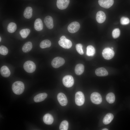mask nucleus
I'll use <instances>...</instances> for the list:
<instances>
[{"mask_svg": "<svg viewBox=\"0 0 130 130\" xmlns=\"http://www.w3.org/2000/svg\"><path fill=\"white\" fill-rule=\"evenodd\" d=\"M24 85L22 82L17 81L13 84L12 89L13 92L17 95H20L22 93L24 90Z\"/></svg>", "mask_w": 130, "mask_h": 130, "instance_id": "nucleus-1", "label": "nucleus"}, {"mask_svg": "<svg viewBox=\"0 0 130 130\" xmlns=\"http://www.w3.org/2000/svg\"><path fill=\"white\" fill-rule=\"evenodd\" d=\"M23 67L26 72L29 73H32L35 70L36 66L33 61L29 60L26 61L24 63Z\"/></svg>", "mask_w": 130, "mask_h": 130, "instance_id": "nucleus-2", "label": "nucleus"}, {"mask_svg": "<svg viewBox=\"0 0 130 130\" xmlns=\"http://www.w3.org/2000/svg\"><path fill=\"white\" fill-rule=\"evenodd\" d=\"M75 101L76 104L78 106H81L84 104L85 98L84 95L82 92L78 91L76 93Z\"/></svg>", "mask_w": 130, "mask_h": 130, "instance_id": "nucleus-3", "label": "nucleus"}, {"mask_svg": "<svg viewBox=\"0 0 130 130\" xmlns=\"http://www.w3.org/2000/svg\"><path fill=\"white\" fill-rule=\"evenodd\" d=\"M62 82L64 85L67 87H70L74 84V80L71 75H67L63 78Z\"/></svg>", "mask_w": 130, "mask_h": 130, "instance_id": "nucleus-4", "label": "nucleus"}, {"mask_svg": "<svg viewBox=\"0 0 130 130\" xmlns=\"http://www.w3.org/2000/svg\"><path fill=\"white\" fill-rule=\"evenodd\" d=\"M65 62V60L63 58L60 57H57L52 60L51 65L54 68H58L63 65Z\"/></svg>", "mask_w": 130, "mask_h": 130, "instance_id": "nucleus-5", "label": "nucleus"}, {"mask_svg": "<svg viewBox=\"0 0 130 130\" xmlns=\"http://www.w3.org/2000/svg\"><path fill=\"white\" fill-rule=\"evenodd\" d=\"M114 55V52L113 50L109 48H105L103 51L102 55L104 58L107 60L112 58Z\"/></svg>", "mask_w": 130, "mask_h": 130, "instance_id": "nucleus-6", "label": "nucleus"}, {"mask_svg": "<svg viewBox=\"0 0 130 130\" xmlns=\"http://www.w3.org/2000/svg\"><path fill=\"white\" fill-rule=\"evenodd\" d=\"M90 99L92 103L96 104H100L102 101V97L101 95L97 92L92 93L90 96Z\"/></svg>", "mask_w": 130, "mask_h": 130, "instance_id": "nucleus-7", "label": "nucleus"}, {"mask_svg": "<svg viewBox=\"0 0 130 130\" xmlns=\"http://www.w3.org/2000/svg\"><path fill=\"white\" fill-rule=\"evenodd\" d=\"M80 28L79 23L76 21L73 22L69 24L67 29L68 31L71 33H74L77 32Z\"/></svg>", "mask_w": 130, "mask_h": 130, "instance_id": "nucleus-8", "label": "nucleus"}, {"mask_svg": "<svg viewBox=\"0 0 130 130\" xmlns=\"http://www.w3.org/2000/svg\"><path fill=\"white\" fill-rule=\"evenodd\" d=\"M57 98L59 103L61 106H64L67 104V99L65 95L63 93H59L57 95Z\"/></svg>", "mask_w": 130, "mask_h": 130, "instance_id": "nucleus-9", "label": "nucleus"}, {"mask_svg": "<svg viewBox=\"0 0 130 130\" xmlns=\"http://www.w3.org/2000/svg\"><path fill=\"white\" fill-rule=\"evenodd\" d=\"M114 0H98V3L101 7L105 8L111 7L114 3Z\"/></svg>", "mask_w": 130, "mask_h": 130, "instance_id": "nucleus-10", "label": "nucleus"}, {"mask_svg": "<svg viewBox=\"0 0 130 130\" xmlns=\"http://www.w3.org/2000/svg\"><path fill=\"white\" fill-rule=\"evenodd\" d=\"M58 43L63 48L67 49L71 48L72 45L71 41L66 39L63 40H60L58 42Z\"/></svg>", "mask_w": 130, "mask_h": 130, "instance_id": "nucleus-11", "label": "nucleus"}, {"mask_svg": "<svg viewBox=\"0 0 130 130\" xmlns=\"http://www.w3.org/2000/svg\"><path fill=\"white\" fill-rule=\"evenodd\" d=\"M69 2L70 0H57V6L58 9L63 10L67 7Z\"/></svg>", "mask_w": 130, "mask_h": 130, "instance_id": "nucleus-12", "label": "nucleus"}, {"mask_svg": "<svg viewBox=\"0 0 130 130\" xmlns=\"http://www.w3.org/2000/svg\"><path fill=\"white\" fill-rule=\"evenodd\" d=\"M106 18L105 14L103 11H99L97 13L96 19L98 23H101L104 22Z\"/></svg>", "mask_w": 130, "mask_h": 130, "instance_id": "nucleus-13", "label": "nucleus"}, {"mask_svg": "<svg viewBox=\"0 0 130 130\" xmlns=\"http://www.w3.org/2000/svg\"><path fill=\"white\" fill-rule=\"evenodd\" d=\"M44 22L47 27L49 29H52L53 27V21L51 16H46L44 19Z\"/></svg>", "mask_w": 130, "mask_h": 130, "instance_id": "nucleus-14", "label": "nucleus"}, {"mask_svg": "<svg viewBox=\"0 0 130 130\" xmlns=\"http://www.w3.org/2000/svg\"><path fill=\"white\" fill-rule=\"evenodd\" d=\"M95 73L97 76H105L108 75L107 70L103 67L97 68L95 71Z\"/></svg>", "mask_w": 130, "mask_h": 130, "instance_id": "nucleus-15", "label": "nucleus"}, {"mask_svg": "<svg viewBox=\"0 0 130 130\" xmlns=\"http://www.w3.org/2000/svg\"><path fill=\"white\" fill-rule=\"evenodd\" d=\"M43 121L46 124L48 125L52 124L53 121V118L52 116L48 113L45 114L43 118Z\"/></svg>", "mask_w": 130, "mask_h": 130, "instance_id": "nucleus-16", "label": "nucleus"}, {"mask_svg": "<svg viewBox=\"0 0 130 130\" xmlns=\"http://www.w3.org/2000/svg\"><path fill=\"white\" fill-rule=\"evenodd\" d=\"M47 96V94L45 93H39L35 96L34 100L36 102H40L44 100Z\"/></svg>", "mask_w": 130, "mask_h": 130, "instance_id": "nucleus-17", "label": "nucleus"}, {"mask_svg": "<svg viewBox=\"0 0 130 130\" xmlns=\"http://www.w3.org/2000/svg\"><path fill=\"white\" fill-rule=\"evenodd\" d=\"M34 28L37 31H40L43 29V24L41 20L39 18H38L35 20L34 24Z\"/></svg>", "mask_w": 130, "mask_h": 130, "instance_id": "nucleus-18", "label": "nucleus"}, {"mask_svg": "<svg viewBox=\"0 0 130 130\" xmlns=\"http://www.w3.org/2000/svg\"><path fill=\"white\" fill-rule=\"evenodd\" d=\"M0 73L1 75L5 77H9L10 74V71L6 66H3L0 69Z\"/></svg>", "mask_w": 130, "mask_h": 130, "instance_id": "nucleus-19", "label": "nucleus"}, {"mask_svg": "<svg viewBox=\"0 0 130 130\" xmlns=\"http://www.w3.org/2000/svg\"><path fill=\"white\" fill-rule=\"evenodd\" d=\"M114 118V116L111 113H108L106 114L104 117L103 120V122L105 124H110Z\"/></svg>", "mask_w": 130, "mask_h": 130, "instance_id": "nucleus-20", "label": "nucleus"}, {"mask_svg": "<svg viewBox=\"0 0 130 130\" xmlns=\"http://www.w3.org/2000/svg\"><path fill=\"white\" fill-rule=\"evenodd\" d=\"M84 70V65L82 64H79L76 65L75 68V72L77 75H80L83 73Z\"/></svg>", "mask_w": 130, "mask_h": 130, "instance_id": "nucleus-21", "label": "nucleus"}, {"mask_svg": "<svg viewBox=\"0 0 130 130\" xmlns=\"http://www.w3.org/2000/svg\"><path fill=\"white\" fill-rule=\"evenodd\" d=\"M32 7L28 6L26 7L24 11L23 15L26 19L31 18L32 15Z\"/></svg>", "mask_w": 130, "mask_h": 130, "instance_id": "nucleus-22", "label": "nucleus"}, {"mask_svg": "<svg viewBox=\"0 0 130 130\" xmlns=\"http://www.w3.org/2000/svg\"><path fill=\"white\" fill-rule=\"evenodd\" d=\"M32 45L31 42H27L25 43L23 46L22 50L25 53L29 52L32 48Z\"/></svg>", "mask_w": 130, "mask_h": 130, "instance_id": "nucleus-23", "label": "nucleus"}, {"mask_svg": "<svg viewBox=\"0 0 130 130\" xmlns=\"http://www.w3.org/2000/svg\"><path fill=\"white\" fill-rule=\"evenodd\" d=\"M17 29V25L14 22L10 23L8 25L7 27L8 31L10 33L14 32Z\"/></svg>", "mask_w": 130, "mask_h": 130, "instance_id": "nucleus-24", "label": "nucleus"}, {"mask_svg": "<svg viewBox=\"0 0 130 130\" xmlns=\"http://www.w3.org/2000/svg\"><path fill=\"white\" fill-rule=\"evenodd\" d=\"M86 50V54L87 56H92L94 55L95 50L94 48L92 46H88L87 47Z\"/></svg>", "mask_w": 130, "mask_h": 130, "instance_id": "nucleus-25", "label": "nucleus"}, {"mask_svg": "<svg viewBox=\"0 0 130 130\" xmlns=\"http://www.w3.org/2000/svg\"><path fill=\"white\" fill-rule=\"evenodd\" d=\"M106 100L110 104L113 103L115 101V97L114 94L112 92L108 93L106 96Z\"/></svg>", "mask_w": 130, "mask_h": 130, "instance_id": "nucleus-26", "label": "nucleus"}, {"mask_svg": "<svg viewBox=\"0 0 130 130\" xmlns=\"http://www.w3.org/2000/svg\"><path fill=\"white\" fill-rule=\"evenodd\" d=\"M51 45V42L49 40L45 39L41 42L40 44V46L41 48H44L50 47Z\"/></svg>", "mask_w": 130, "mask_h": 130, "instance_id": "nucleus-27", "label": "nucleus"}, {"mask_svg": "<svg viewBox=\"0 0 130 130\" xmlns=\"http://www.w3.org/2000/svg\"><path fill=\"white\" fill-rule=\"evenodd\" d=\"M30 32V30L28 28L22 29L20 32V34L21 37L23 38H26Z\"/></svg>", "mask_w": 130, "mask_h": 130, "instance_id": "nucleus-28", "label": "nucleus"}, {"mask_svg": "<svg viewBox=\"0 0 130 130\" xmlns=\"http://www.w3.org/2000/svg\"><path fill=\"white\" fill-rule=\"evenodd\" d=\"M69 124L66 120L63 121L60 123L59 126V129L60 130H67Z\"/></svg>", "mask_w": 130, "mask_h": 130, "instance_id": "nucleus-29", "label": "nucleus"}, {"mask_svg": "<svg viewBox=\"0 0 130 130\" xmlns=\"http://www.w3.org/2000/svg\"><path fill=\"white\" fill-rule=\"evenodd\" d=\"M120 31L119 29L116 28L114 29L113 31L112 35L113 38L116 39L120 35Z\"/></svg>", "mask_w": 130, "mask_h": 130, "instance_id": "nucleus-30", "label": "nucleus"}, {"mask_svg": "<svg viewBox=\"0 0 130 130\" xmlns=\"http://www.w3.org/2000/svg\"><path fill=\"white\" fill-rule=\"evenodd\" d=\"M8 52V49L6 46L3 45L0 46V54L5 55L7 54Z\"/></svg>", "mask_w": 130, "mask_h": 130, "instance_id": "nucleus-31", "label": "nucleus"}, {"mask_svg": "<svg viewBox=\"0 0 130 130\" xmlns=\"http://www.w3.org/2000/svg\"><path fill=\"white\" fill-rule=\"evenodd\" d=\"M121 24L123 25H126L128 24L130 22L129 19L127 17H123L120 20Z\"/></svg>", "mask_w": 130, "mask_h": 130, "instance_id": "nucleus-32", "label": "nucleus"}, {"mask_svg": "<svg viewBox=\"0 0 130 130\" xmlns=\"http://www.w3.org/2000/svg\"><path fill=\"white\" fill-rule=\"evenodd\" d=\"M82 45L80 44H78L76 45V48L78 52L80 54L83 55L84 52L82 49Z\"/></svg>", "mask_w": 130, "mask_h": 130, "instance_id": "nucleus-33", "label": "nucleus"}, {"mask_svg": "<svg viewBox=\"0 0 130 130\" xmlns=\"http://www.w3.org/2000/svg\"><path fill=\"white\" fill-rule=\"evenodd\" d=\"M66 38L65 36H62L60 38V40H63L66 39Z\"/></svg>", "mask_w": 130, "mask_h": 130, "instance_id": "nucleus-34", "label": "nucleus"}, {"mask_svg": "<svg viewBox=\"0 0 130 130\" xmlns=\"http://www.w3.org/2000/svg\"><path fill=\"white\" fill-rule=\"evenodd\" d=\"M108 130V129L106 128H104L102 129V130Z\"/></svg>", "mask_w": 130, "mask_h": 130, "instance_id": "nucleus-35", "label": "nucleus"}, {"mask_svg": "<svg viewBox=\"0 0 130 130\" xmlns=\"http://www.w3.org/2000/svg\"><path fill=\"white\" fill-rule=\"evenodd\" d=\"M1 40V37H0V42Z\"/></svg>", "mask_w": 130, "mask_h": 130, "instance_id": "nucleus-36", "label": "nucleus"}, {"mask_svg": "<svg viewBox=\"0 0 130 130\" xmlns=\"http://www.w3.org/2000/svg\"><path fill=\"white\" fill-rule=\"evenodd\" d=\"M111 49L112 50L113 49V47H111Z\"/></svg>", "mask_w": 130, "mask_h": 130, "instance_id": "nucleus-37", "label": "nucleus"}]
</instances>
